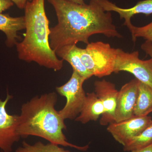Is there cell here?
<instances>
[{
    "label": "cell",
    "mask_w": 152,
    "mask_h": 152,
    "mask_svg": "<svg viewBox=\"0 0 152 152\" xmlns=\"http://www.w3.org/2000/svg\"><path fill=\"white\" fill-rule=\"evenodd\" d=\"M118 49L102 42L89 43L86 48H80L81 59L93 76L102 77L114 72Z\"/></svg>",
    "instance_id": "277c9868"
},
{
    "label": "cell",
    "mask_w": 152,
    "mask_h": 152,
    "mask_svg": "<svg viewBox=\"0 0 152 152\" xmlns=\"http://www.w3.org/2000/svg\"><path fill=\"white\" fill-rule=\"evenodd\" d=\"M80 50V48L76 45H69L60 48L56 51V54L63 60L68 62L72 66L74 71L87 80L93 75L82 63Z\"/></svg>",
    "instance_id": "4fadbf2b"
},
{
    "label": "cell",
    "mask_w": 152,
    "mask_h": 152,
    "mask_svg": "<svg viewBox=\"0 0 152 152\" xmlns=\"http://www.w3.org/2000/svg\"><path fill=\"white\" fill-rule=\"evenodd\" d=\"M86 80V79L73 70L69 80L56 88L57 92L66 99L65 105L58 111L63 119H75L80 113L86 99L83 88Z\"/></svg>",
    "instance_id": "5b68a950"
},
{
    "label": "cell",
    "mask_w": 152,
    "mask_h": 152,
    "mask_svg": "<svg viewBox=\"0 0 152 152\" xmlns=\"http://www.w3.org/2000/svg\"><path fill=\"white\" fill-rule=\"evenodd\" d=\"M26 29L24 16L12 17L9 14H0V31L7 37L6 45L9 48L16 45L20 39L19 31Z\"/></svg>",
    "instance_id": "7c38bea8"
},
{
    "label": "cell",
    "mask_w": 152,
    "mask_h": 152,
    "mask_svg": "<svg viewBox=\"0 0 152 152\" xmlns=\"http://www.w3.org/2000/svg\"><path fill=\"white\" fill-rule=\"evenodd\" d=\"M131 152H152V144L142 148L132 151Z\"/></svg>",
    "instance_id": "7402d4cb"
},
{
    "label": "cell",
    "mask_w": 152,
    "mask_h": 152,
    "mask_svg": "<svg viewBox=\"0 0 152 152\" xmlns=\"http://www.w3.org/2000/svg\"><path fill=\"white\" fill-rule=\"evenodd\" d=\"M105 113L103 105L95 92L86 94V99L76 121L86 124L90 121H96Z\"/></svg>",
    "instance_id": "5bb4252c"
},
{
    "label": "cell",
    "mask_w": 152,
    "mask_h": 152,
    "mask_svg": "<svg viewBox=\"0 0 152 152\" xmlns=\"http://www.w3.org/2000/svg\"><path fill=\"white\" fill-rule=\"evenodd\" d=\"M45 0H32L25 7L26 32L22 42L16 45L20 59L35 62L39 65L59 71L63 61L57 58L50 47L49 20L46 14Z\"/></svg>",
    "instance_id": "3957f363"
},
{
    "label": "cell",
    "mask_w": 152,
    "mask_h": 152,
    "mask_svg": "<svg viewBox=\"0 0 152 152\" xmlns=\"http://www.w3.org/2000/svg\"><path fill=\"white\" fill-rule=\"evenodd\" d=\"M125 26L129 30L133 42H135L137 38L141 37L152 43V22L142 27L135 26L131 22Z\"/></svg>",
    "instance_id": "ac0fdd59"
},
{
    "label": "cell",
    "mask_w": 152,
    "mask_h": 152,
    "mask_svg": "<svg viewBox=\"0 0 152 152\" xmlns=\"http://www.w3.org/2000/svg\"><path fill=\"white\" fill-rule=\"evenodd\" d=\"M139 81L134 78L125 84L118 91L115 122H120L134 116Z\"/></svg>",
    "instance_id": "30bf717a"
},
{
    "label": "cell",
    "mask_w": 152,
    "mask_h": 152,
    "mask_svg": "<svg viewBox=\"0 0 152 152\" xmlns=\"http://www.w3.org/2000/svg\"><path fill=\"white\" fill-rule=\"evenodd\" d=\"M151 112H152V110H151Z\"/></svg>",
    "instance_id": "cb8c5ba5"
},
{
    "label": "cell",
    "mask_w": 152,
    "mask_h": 152,
    "mask_svg": "<svg viewBox=\"0 0 152 152\" xmlns=\"http://www.w3.org/2000/svg\"><path fill=\"white\" fill-rule=\"evenodd\" d=\"M152 123L151 117L149 116H134L120 122L111 123L107 130L117 142L124 146Z\"/></svg>",
    "instance_id": "52a82bcc"
},
{
    "label": "cell",
    "mask_w": 152,
    "mask_h": 152,
    "mask_svg": "<svg viewBox=\"0 0 152 152\" xmlns=\"http://www.w3.org/2000/svg\"><path fill=\"white\" fill-rule=\"evenodd\" d=\"M48 1L58 18V24L50 28L49 36L50 47L55 53L60 48L79 42L88 45L93 35L123 37L114 24L111 13L104 10L99 0H91L88 4L68 0Z\"/></svg>",
    "instance_id": "6da1fadb"
},
{
    "label": "cell",
    "mask_w": 152,
    "mask_h": 152,
    "mask_svg": "<svg viewBox=\"0 0 152 152\" xmlns=\"http://www.w3.org/2000/svg\"><path fill=\"white\" fill-rule=\"evenodd\" d=\"M141 48L147 55H149L152 59V43L149 41H146L142 44Z\"/></svg>",
    "instance_id": "ffe728a7"
},
{
    "label": "cell",
    "mask_w": 152,
    "mask_h": 152,
    "mask_svg": "<svg viewBox=\"0 0 152 152\" xmlns=\"http://www.w3.org/2000/svg\"><path fill=\"white\" fill-rule=\"evenodd\" d=\"M152 109V88L139 81L137 97L134 109V116L148 115Z\"/></svg>",
    "instance_id": "9a60e30c"
},
{
    "label": "cell",
    "mask_w": 152,
    "mask_h": 152,
    "mask_svg": "<svg viewBox=\"0 0 152 152\" xmlns=\"http://www.w3.org/2000/svg\"><path fill=\"white\" fill-rule=\"evenodd\" d=\"M17 6L18 8L24 9L26 4L28 2L31 1L32 0H11Z\"/></svg>",
    "instance_id": "44dd1931"
},
{
    "label": "cell",
    "mask_w": 152,
    "mask_h": 152,
    "mask_svg": "<svg viewBox=\"0 0 152 152\" xmlns=\"http://www.w3.org/2000/svg\"><path fill=\"white\" fill-rule=\"evenodd\" d=\"M12 98L8 94L4 100L0 99V149L3 152H12L14 144L21 138L17 131L19 115H10L6 109Z\"/></svg>",
    "instance_id": "ba28073f"
},
{
    "label": "cell",
    "mask_w": 152,
    "mask_h": 152,
    "mask_svg": "<svg viewBox=\"0 0 152 152\" xmlns=\"http://www.w3.org/2000/svg\"><path fill=\"white\" fill-rule=\"evenodd\" d=\"M68 1L78 4H83L85 3V0H68Z\"/></svg>",
    "instance_id": "603a6c76"
},
{
    "label": "cell",
    "mask_w": 152,
    "mask_h": 152,
    "mask_svg": "<svg viewBox=\"0 0 152 152\" xmlns=\"http://www.w3.org/2000/svg\"><path fill=\"white\" fill-rule=\"evenodd\" d=\"M101 4L106 12H115L119 15L120 18L124 19V25L131 22L132 17L137 14L146 15L152 14V0H143L129 8H122L117 6L109 0H99Z\"/></svg>",
    "instance_id": "8fae6325"
},
{
    "label": "cell",
    "mask_w": 152,
    "mask_h": 152,
    "mask_svg": "<svg viewBox=\"0 0 152 152\" xmlns=\"http://www.w3.org/2000/svg\"><path fill=\"white\" fill-rule=\"evenodd\" d=\"M95 93L103 105L105 113L102 115L100 123L106 126L115 122L118 91L115 85L105 79L94 83Z\"/></svg>",
    "instance_id": "9c48e42d"
},
{
    "label": "cell",
    "mask_w": 152,
    "mask_h": 152,
    "mask_svg": "<svg viewBox=\"0 0 152 152\" xmlns=\"http://www.w3.org/2000/svg\"><path fill=\"white\" fill-rule=\"evenodd\" d=\"M15 152H70L59 145L50 143L44 144L40 141L31 145L26 141H23L22 145L16 150Z\"/></svg>",
    "instance_id": "e0dca14e"
},
{
    "label": "cell",
    "mask_w": 152,
    "mask_h": 152,
    "mask_svg": "<svg viewBox=\"0 0 152 152\" xmlns=\"http://www.w3.org/2000/svg\"><path fill=\"white\" fill-rule=\"evenodd\" d=\"M14 4L11 0H0V14L10 9Z\"/></svg>",
    "instance_id": "d6986e66"
},
{
    "label": "cell",
    "mask_w": 152,
    "mask_h": 152,
    "mask_svg": "<svg viewBox=\"0 0 152 152\" xmlns=\"http://www.w3.org/2000/svg\"><path fill=\"white\" fill-rule=\"evenodd\" d=\"M121 71L129 72L139 81L152 88V59L141 60L138 51L129 53L118 49L114 73Z\"/></svg>",
    "instance_id": "8992f818"
},
{
    "label": "cell",
    "mask_w": 152,
    "mask_h": 152,
    "mask_svg": "<svg viewBox=\"0 0 152 152\" xmlns=\"http://www.w3.org/2000/svg\"><path fill=\"white\" fill-rule=\"evenodd\" d=\"M152 144V123L138 135L131 139L124 146L125 152L132 151L142 148Z\"/></svg>",
    "instance_id": "2e32d148"
},
{
    "label": "cell",
    "mask_w": 152,
    "mask_h": 152,
    "mask_svg": "<svg viewBox=\"0 0 152 152\" xmlns=\"http://www.w3.org/2000/svg\"><path fill=\"white\" fill-rule=\"evenodd\" d=\"M58 101L55 92L36 96L23 104L18 121V134L21 137L30 136L42 138L59 145L87 151L88 145L79 146L68 142L63 133L66 129L65 120L55 108Z\"/></svg>",
    "instance_id": "7a4b0ae2"
}]
</instances>
